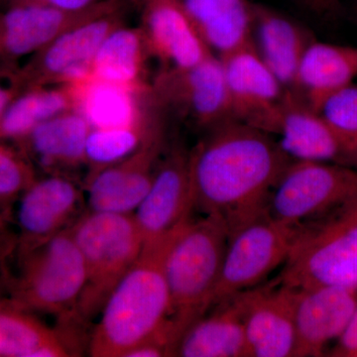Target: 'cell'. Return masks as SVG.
<instances>
[{"label":"cell","mask_w":357,"mask_h":357,"mask_svg":"<svg viewBox=\"0 0 357 357\" xmlns=\"http://www.w3.org/2000/svg\"><path fill=\"white\" fill-rule=\"evenodd\" d=\"M293 161L270 134L227 119L208 129L190 152L192 210L222 220L230 236L265 215L270 195Z\"/></svg>","instance_id":"6da1fadb"},{"label":"cell","mask_w":357,"mask_h":357,"mask_svg":"<svg viewBox=\"0 0 357 357\" xmlns=\"http://www.w3.org/2000/svg\"><path fill=\"white\" fill-rule=\"evenodd\" d=\"M183 225L144 243L100 311L89 342V356L124 357L163 325L170 311L166 258Z\"/></svg>","instance_id":"7a4b0ae2"},{"label":"cell","mask_w":357,"mask_h":357,"mask_svg":"<svg viewBox=\"0 0 357 357\" xmlns=\"http://www.w3.org/2000/svg\"><path fill=\"white\" fill-rule=\"evenodd\" d=\"M229 230L217 218L188 220L178 229L165 263L170 295L168 319L178 340L210 309L229 243Z\"/></svg>","instance_id":"3957f363"},{"label":"cell","mask_w":357,"mask_h":357,"mask_svg":"<svg viewBox=\"0 0 357 357\" xmlns=\"http://www.w3.org/2000/svg\"><path fill=\"white\" fill-rule=\"evenodd\" d=\"M276 281L298 290L321 286L357 290V195L303 225Z\"/></svg>","instance_id":"277c9868"},{"label":"cell","mask_w":357,"mask_h":357,"mask_svg":"<svg viewBox=\"0 0 357 357\" xmlns=\"http://www.w3.org/2000/svg\"><path fill=\"white\" fill-rule=\"evenodd\" d=\"M70 232L86 268L76 312L93 318L140 255L144 239L133 213L91 211Z\"/></svg>","instance_id":"5b68a950"},{"label":"cell","mask_w":357,"mask_h":357,"mask_svg":"<svg viewBox=\"0 0 357 357\" xmlns=\"http://www.w3.org/2000/svg\"><path fill=\"white\" fill-rule=\"evenodd\" d=\"M13 304L54 314L76 312L86 282L83 255L69 230L22 249Z\"/></svg>","instance_id":"8992f818"},{"label":"cell","mask_w":357,"mask_h":357,"mask_svg":"<svg viewBox=\"0 0 357 357\" xmlns=\"http://www.w3.org/2000/svg\"><path fill=\"white\" fill-rule=\"evenodd\" d=\"M357 195V169L326 162L294 160L270 195L265 215L301 227Z\"/></svg>","instance_id":"52a82bcc"},{"label":"cell","mask_w":357,"mask_h":357,"mask_svg":"<svg viewBox=\"0 0 357 357\" xmlns=\"http://www.w3.org/2000/svg\"><path fill=\"white\" fill-rule=\"evenodd\" d=\"M122 25L121 0H109L102 10L73 26L18 67L15 79L21 93L88 76L103 41Z\"/></svg>","instance_id":"ba28073f"},{"label":"cell","mask_w":357,"mask_h":357,"mask_svg":"<svg viewBox=\"0 0 357 357\" xmlns=\"http://www.w3.org/2000/svg\"><path fill=\"white\" fill-rule=\"evenodd\" d=\"M301 229L302 227H289L263 215L232 232L211 307L257 287L274 270L285 264Z\"/></svg>","instance_id":"9c48e42d"},{"label":"cell","mask_w":357,"mask_h":357,"mask_svg":"<svg viewBox=\"0 0 357 357\" xmlns=\"http://www.w3.org/2000/svg\"><path fill=\"white\" fill-rule=\"evenodd\" d=\"M150 88L166 114H177L199 128L208 130L232 119L222 62L213 55L192 67L166 69Z\"/></svg>","instance_id":"30bf717a"},{"label":"cell","mask_w":357,"mask_h":357,"mask_svg":"<svg viewBox=\"0 0 357 357\" xmlns=\"http://www.w3.org/2000/svg\"><path fill=\"white\" fill-rule=\"evenodd\" d=\"M232 119L274 134L286 89L263 62L253 41L220 55Z\"/></svg>","instance_id":"8fae6325"},{"label":"cell","mask_w":357,"mask_h":357,"mask_svg":"<svg viewBox=\"0 0 357 357\" xmlns=\"http://www.w3.org/2000/svg\"><path fill=\"white\" fill-rule=\"evenodd\" d=\"M165 112L160 110L146 137L126 158L91 174L88 187L93 211L132 213L153 182L165 141Z\"/></svg>","instance_id":"7c38bea8"},{"label":"cell","mask_w":357,"mask_h":357,"mask_svg":"<svg viewBox=\"0 0 357 357\" xmlns=\"http://www.w3.org/2000/svg\"><path fill=\"white\" fill-rule=\"evenodd\" d=\"M276 135L294 160L326 162L357 169V149L297 93L286 89Z\"/></svg>","instance_id":"4fadbf2b"},{"label":"cell","mask_w":357,"mask_h":357,"mask_svg":"<svg viewBox=\"0 0 357 357\" xmlns=\"http://www.w3.org/2000/svg\"><path fill=\"white\" fill-rule=\"evenodd\" d=\"M109 0H98L82 10L33 4H7L0 11V61L16 66L31 57L73 26L102 10Z\"/></svg>","instance_id":"5bb4252c"},{"label":"cell","mask_w":357,"mask_h":357,"mask_svg":"<svg viewBox=\"0 0 357 357\" xmlns=\"http://www.w3.org/2000/svg\"><path fill=\"white\" fill-rule=\"evenodd\" d=\"M190 153L173 148L157 167L151 187L134 211L144 243L165 236L190 220Z\"/></svg>","instance_id":"9a60e30c"},{"label":"cell","mask_w":357,"mask_h":357,"mask_svg":"<svg viewBox=\"0 0 357 357\" xmlns=\"http://www.w3.org/2000/svg\"><path fill=\"white\" fill-rule=\"evenodd\" d=\"M295 292V357L321 356L326 344L349 325L357 307V290L321 286Z\"/></svg>","instance_id":"2e32d148"},{"label":"cell","mask_w":357,"mask_h":357,"mask_svg":"<svg viewBox=\"0 0 357 357\" xmlns=\"http://www.w3.org/2000/svg\"><path fill=\"white\" fill-rule=\"evenodd\" d=\"M295 293L276 280L248 290L244 326L249 357H295Z\"/></svg>","instance_id":"e0dca14e"},{"label":"cell","mask_w":357,"mask_h":357,"mask_svg":"<svg viewBox=\"0 0 357 357\" xmlns=\"http://www.w3.org/2000/svg\"><path fill=\"white\" fill-rule=\"evenodd\" d=\"M141 29L148 53L171 68L192 67L213 55L183 0H144Z\"/></svg>","instance_id":"ac0fdd59"},{"label":"cell","mask_w":357,"mask_h":357,"mask_svg":"<svg viewBox=\"0 0 357 357\" xmlns=\"http://www.w3.org/2000/svg\"><path fill=\"white\" fill-rule=\"evenodd\" d=\"M75 110L91 128H132L144 123L153 109L151 88H132L88 75L70 83Z\"/></svg>","instance_id":"d6986e66"},{"label":"cell","mask_w":357,"mask_h":357,"mask_svg":"<svg viewBox=\"0 0 357 357\" xmlns=\"http://www.w3.org/2000/svg\"><path fill=\"white\" fill-rule=\"evenodd\" d=\"M246 301L248 290L211 307V312H204L185 331L175 356L249 357L244 326Z\"/></svg>","instance_id":"ffe728a7"},{"label":"cell","mask_w":357,"mask_h":357,"mask_svg":"<svg viewBox=\"0 0 357 357\" xmlns=\"http://www.w3.org/2000/svg\"><path fill=\"white\" fill-rule=\"evenodd\" d=\"M251 7L256 50L282 86L293 91L303 56L316 39L306 27L270 7Z\"/></svg>","instance_id":"44dd1931"},{"label":"cell","mask_w":357,"mask_h":357,"mask_svg":"<svg viewBox=\"0 0 357 357\" xmlns=\"http://www.w3.org/2000/svg\"><path fill=\"white\" fill-rule=\"evenodd\" d=\"M79 204V192L69 178L51 176L32 183L21 195L17 223L23 248L62 231Z\"/></svg>","instance_id":"7402d4cb"},{"label":"cell","mask_w":357,"mask_h":357,"mask_svg":"<svg viewBox=\"0 0 357 357\" xmlns=\"http://www.w3.org/2000/svg\"><path fill=\"white\" fill-rule=\"evenodd\" d=\"M356 77L357 47L314 40L301 61L293 91L319 112L331 96L351 84Z\"/></svg>","instance_id":"603a6c76"},{"label":"cell","mask_w":357,"mask_h":357,"mask_svg":"<svg viewBox=\"0 0 357 357\" xmlns=\"http://www.w3.org/2000/svg\"><path fill=\"white\" fill-rule=\"evenodd\" d=\"M204 43L220 55L253 41V15L246 0H183Z\"/></svg>","instance_id":"cb8c5ba5"},{"label":"cell","mask_w":357,"mask_h":357,"mask_svg":"<svg viewBox=\"0 0 357 357\" xmlns=\"http://www.w3.org/2000/svg\"><path fill=\"white\" fill-rule=\"evenodd\" d=\"M91 130L84 115L72 109L38 124L18 142L46 165H74L84 161Z\"/></svg>","instance_id":"d4e9b609"},{"label":"cell","mask_w":357,"mask_h":357,"mask_svg":"<svg viewBox=\"0 0 357 357\" xmlns=\"http://www.w3.org/2000/svg\"><path fill=\"white\" fill-rule=\"evenodd\" d=\"M64 340L11 301L0 307V356H70Z\"/></svg>","instance_id":"484cf974"},{"label":"cell","mask_w":357,"mask_h":357,"mask_svg":"<svg viewBox=\"0 0 357 357\" xmlns=\"http://www.w3.org/2000/svg\"><path fill=\"white\" fill-rule=\"evenodd\" d=\"M148 53L140 28L121 26L105 38L98 49L89 75L112 83L143 88V64ZM149 54V53H148Z\"/></svg>","instance_id":"4316f807"},{"label":"cell","mask_w":357,"mask_h":357,"mask_svg":"<svg viewBox=\"0 0 357 357\" xmlns=\"http://www.w3.org/2000/svg\"><path fill=\"white\" fill-rule=\"evenodd\" d=\"M75 109L69 84L62 88H35L16 96L0 119V142L18 141L42 122Z\"/></svg>","instance_id":"83f0119b"},{"label":"cell","mask_w":357,"mask_h":357,"mask_svg":"<svg viewBox=\"0 0 357 357\" xmlns=\"http://www.w3.org/2000/svg\"><path fill=\"white\" fill-rule=\"evenodd\" d=\"M160 110L154 100L153 109L144 123L132 128H91L84 150V161L93 165L91 174L132 154L146 137Z\"/></svg>","instance_id":"f1b7e54d"},{"label":"cell","mask_w":357,"mask_h":357,"mask_svg":"<svg viewBox=\"0 0 357 357\" xmlns=\"http://www.w3.org/2000/svg\"><path fill=\"white\" fill-rule=\"evenodd\" d=\"M31 164L21 151L0 142V206L20 198L34 182Z\"/></svg>","instance_id":"f546056e"},{"label":"cell","mask_w":357,"mask_h":357,"mask_svg":"<svg viewBox=\"0 0 357 357\" xmlns=\"http://www.w3.org/2000/svg\"><path fill=\"white\" fill-rule=\"evenodd\" d=\"M319 114L357 149V84H349L331 96Z\"/></svg>","instance_id":"4dcf8cb0"},{"label":"cell","mask_w":357,"mask_h":357,"mask_svg":"<svg viewBox=\"0 0 357 357\" xmlns=\"http://www.w3.org/2000/svg\"><path fill=\"white\" fill-rule=\"evenodd\" d=\"M337 340L333 356L357 357V307L349 325Z\"/></svg>","instance_id":"1f68e13d"},{"label":"cell","mask_w":357,"mask_h":357,"mask_svg":"<svg viewBox=\"0 0 357 357\" xmlns=\"http://www.w3.org/2000/svg\"><path fill=\"white\" fill-rule=\"evenodd\" d=\"M296 1L310 13L321 17L335 18L344 13V6L340 0H296Z\"/></svg>","instance_id":"d6a6232c"},{"label":"cell","mask_w":357,"mask_h":357,"mask_svg":"<svg viewBox=\"0 0 357 357\" xmlns=\"http://www.w3.org/2000/svg\"><path fill=\"white\" fill-rule=\"evenodd\" d=\"M7 4H33L64 9V10H82L91 6L98 0H7Z\"/></svg>","instance_id":"836d02e7"},{"label":"cell","mask_w":357,"mask_h":357,"mask_svg":"<svg viewBox=\"0 0 357 357\" xmlns=\"http://www.w3.org/2000/svg\"><path fill=\"white\" fill-rule=\"evenodd\" d=\"M18 67L16 66L6 64V63L0 61V91L7 83L14 79Z\"/></svg>","instance_id":"e575fe53"},{"label":"cell","mask_w":357,"mask_h":357,"mask_svg":"<svg viewBox=\"0 0 357 357\" xmlns=\"http://www.w3.org/2000/svg\"><path fill=\"white\" fill-rule=\"evenodd\" d=\"M128 1L135 4V6H143V2H144V0H128Z\"/></svg>","instance_id":"d590c367"},{"label":"cell","mask_w":357,"mask_h":357,"mask_svg":"<svg viewBox=\"0 0 357 357\" xmlns=\"http://www.w3.org/2000/svg\"><path fill=\"white\" fill-rule=\"evenodd\" d=\"M6 301H3V300L0 299V307H1L2 305H3L4 303H6Z\"/></svg>","instance_id":"8d00e7d4"},{"label":"cell","mask_w":357,"mask_h":357,"mask_svg":"<svg viewBox=\"0 0 357 357\" xmlns=\"http://www.w3.org/2000/svg\"><path fill=\"white\" fill-rule=\"evenodd\" d=\"M0 223H1V218H0Z\"/></svg>","instance_id":"74e56055"}]
</instances>
